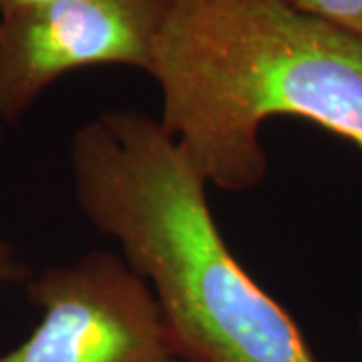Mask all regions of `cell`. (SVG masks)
Segmentation results:
<instances>
[{"instance_id": "6da1fadb", "label": "cell", "mask_w": 362, "mask_h": 362, "mask_svg": "<svg viewBox=\"0 0 362 362\" xmlns=\"http://www.w3.org/2000/svg\"><path fill=\"white\" fill-rule=\"evenodd\" d=\"M69 163L81 214L149 284L181 362H318L294 316L233 256L209 183L159 117L95 115L73 133Z\"/></svg>"}, {"instance_id": "ba28073f", "label": "cell", "mask_w": 362, "mask_h": 362, "mask_svg": "<svg viewBox=\"0 0 362 362\" xmlns=\"http://www.w3.org/2000/svg\"><path fill=\"white\" fill-rule=\"evenodd\" d=\"M358 332H361V337H362V312H361V316H358Z\"/></svg>"}, {"instance_id": "8992f818", "label": "cell", "mask_w": 362, "mask_h": 362, "mask_svg": "<svg viewBox=\"0 0 362 362\" xmlns=\"http://www.w3.org/2000/svg\"><path fill=\"white\" fill-rule=\"evenodd\" d=\"M18 276H21V264L16 259L14 247L11 246V242L0 238V284L16 280Z\"/></svg>"}, {"instance_id": "52a82bcc", "label": "cell", "mask_w": 362, "mask_h": 362, "mask_svg": "<svg viewBox=\"0 0 362 362\" xmlns=\"http://www.w3.org/2000/svg\"><path fill=\"white\" fill-rule=\"evenodd\" d=\"M47 2H51V0H0V18L23 13V11L35 8V6H40V4H47Z\"/></svg>"}, {"instance_id": "9c48e42d", "label": "cell", "mask_w": 362, "mask_h": 362, "mask_svg": "<svg viewBox=\"0 0 362 362\" xmlns=\"http://www.w3.org/2000/svg\"><path fill=\"white\" fill-rule=\"evenodd\" d=\"M2 129H4V125H2V121H0V139H2Z\"/></svg>"}, {"instance_id": "7a4b0ae2", "label": "cell", "mask_w": 362, "mask_h": 362, "mask_svg": "<svg viewBox=\"0 0 362 362\" xmlns=\"http://www.w3.org/2000/svg\"><path fill=\"white\" fill-rule=\"evenodd\" d=\"M149 77L161 125L223 192L266 180L270 119H304L362 149V37L296 0H173Z\"/></svg>"}, {"instance_id": "3957f363", "label": "cell", "mask_w": 362, "mask_h": 362, "mask_svg": "<svg viewBox=\"0 0 362 362\" xmlns=\"http://www.w3.org/2000/svg\"><path fill=\"white\" fill-rule=\"evenodd\" d=\"M26 292L40 320L0 362H181L151 288L119 252L40 272Z\"/></svg>"}, {"instance_id": "277c9868", "label": "cell", "mask_w": 362, "mask_h": 362, "mask_svg": "<svg viewBox=\"0 0 362 362\" xmlns=\"http://www.w3.org/2000/svg\"><path fill=\"white\" fill-rule=\"evenodd\" d=\"M173 0H51L0 18V121L11 125L57 78L89 66L151 75Z\"/></svg>"}, {"instance_id": "5b68a950", "label": "cell", "mask_w": 362, "mask_h": 362, "mask_svg": "<svg viewBox=\"0 0 362 362\" xmlns=\"http://www.w3.org/2000/svg\"><path fill=\"white\" fill-rule=\"evenodd\" d=\"M296 4L362 37V0H296Z\"/></svg>"}]
</instances>
